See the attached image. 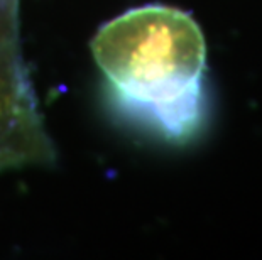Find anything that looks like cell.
Returning a JSON list of instances; mask_svg holds the SVG:
<instances>
[{"label": "cell", "instance_id": "obj_1", "mask_svg": "<svg viewBox=\"0 0 262 260\" xmlns=\"http://www.w3.org/2000/svg\"><path fill=\"white\" fill-rule=\"evenodd\" d=\"M95 63L122 112L168 140H188L205 119L206 42L185 10L150 4L103 24Z\"/></svg>", "mask_w": 262, "mask_h": 260}]
</instances>
